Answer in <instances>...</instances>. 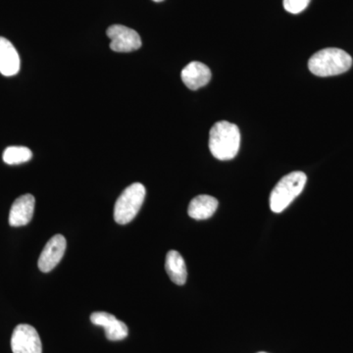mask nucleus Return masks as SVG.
Here are the masks:
<instances>
[{
    "label": "nucleus",
    "mask_w": 353,
    "mask_h": 353,
    "mask_svg": "<svg viewBox=\"0 0 353 353\" xmlns=\"http://www.w3.org/2000/svg\"><path fill=\"white\" fill-rule=\"evenodd\" d=\"M13 353H43L41 338L31 325L20 324L14 329L11 338Z\"/></svg>",
    "instance_id": "obj_5"
},
{
    "label": "nucleus",
    "mask_w": 353,
    "mask_h": 353,
    "mask_svg": "<svg viewBox=\"0 0 353 353\" xmlns=\"http://www.w3.org/2000/svg\"><path fill=\"white\" fill-rule=\"evenodd\" d=\"M145 188L143 183H134L121 194L114 208V220L120 225L132 222L143 206L145 197Z\"/></svg>",
    "instance_id": "obj_4"
},
{
    "label": "nucleus",
    "mask_w": 353,
    "mask_h": 353,
    "mask_svg": "<svg viewBox=\"0 0 353 353\" xmlns=\"http://www.w3.org/2000/svg\"><path fill=\"white\" fill-rule=\"evenodd\" d=\"M106 34L111 39V50L116 52H132L141 48V39L138 32L125 26H111Z\"/></svg>",
    "instance_id": "obj_6"
},
{
    "label": "nucleus",
    "mask_w": 353,
    "mask_h": 353,
    "mask_svg": "<svg viewBox=\"0 0 353 353\" xmlns=\"http://www.w3.org/2000/svg\"><path fill=\"white\" fill-rule=\"evenodd\" d=\"M352 66V58L340 48H325L309 59L308 68L318 77H331L345 73Z\"/></svg>",
    "instance_id": "obj_2"
},
{
    "label": "nucleus",
    "mask_w": 353,
    "mask_h": 353,
    "mask_svg": "<svg viewBox=\"0 0 353 353\" xmlns=\"http://www.w3.org/2000/svg\"><path fill=\"white\" fill-rule=\"evenodd\" d=\"M90 321L95 326L103 327L109 341H122L126 339L129 330L124 322L108 312H94L90 315Z\"/></svg>",
    "instance_id": "obj_8"
},
{
    "label": "nucleus",
    "mask_w": 353,
    "mask_h": 353,
    "mask_svg": "<svg viewBox=\"0 0 353 353\" xmlns=\"http://www.w3.org/2000/svg\"><path fill=\"white\" fill-rule=\"evenodd\" d=\"M181 77L187 88L196 90L210 82L211 71L205 64L192 61L183 69Z\"/></svg>",
    "instance_id": "obj_10"
},
{
    "label": "nucleus",
    "mask_w": 353,
    "mask_h": 353,
    "mask_svg": "<svg viewBox=\"0 0 353 353\" xmlns=\"http://www.w3.org/2000/svg\"><path fill=\"white\" fill-rule=\"evenodd\" d=\"M20 57L8 39L0 37V73L6 77L15 76L20 70Z\"/></svg>",
    "instance_id": "obj_11"
},
{
    "label": "nucleus",
    "mask_w": 353,
    "mask_h": 353,
    "mask_svg": "<svg viewBox=\"0 0 353 353\" xmlns=\"http://www.w3.org/2000/svg\"><path fill=\"white\" fill-rule=\"evenodd\" d=\"M67 241L62 234H55L44 246L39 259V270L48 273L55 268L63 257Z\"/></svg>",
    "instance_id": "obj_7"
},
{
    "label": "nucleus",
    "mask_w": 353,
    "mask_h": 353,
    "mask_svg": "<svg viewBox=\"0 0 353 353\" xmlns=\"http://www.w3.org/2000/svg\"><path fill=\"white\" fill-rule=\"evenodd\" d=\"M259 353H267V352H259Z\"/></svg>",
    "instance_id": "obj_17"
},
{
    "label": "nucleus",
    "mask_w": 353,
    "mask_h": 353,
    "mask_svg": "<svg viewBox=\"0 0 353 353\" xmlns=\"http://www.w3.org/2000/svg\"><path fill=\"white\" fill-rule=\"evenodd\" d=\"M240 145V130L233 123L221 121L211 128L209 150L217 159L222 161L233 159L238 154Z\"/></svg>",
    "instance_id": "obj_1"
},
{
    "label": "nucleus",
    "mask_w": 353,
    "mask_h": 353,
    "mask_svg": "<svg viewBox=\"0 0 353 353\" xmlns=\"http://www.w3.org/2000/svg\"><path fill=\"white\" fill-rule=\"evenodd\" d=\"M153 1H155V2H161V1H163V0H153Z\"/></svg>",
    "instance_id": "obj_16"
},
{
    "label": "nucleus",
    "mask_w": 353,
    "mask_h": 353,
    "mask_svg": "<svg viewBox=\"0 0 353 353\" xmlns=\"http://www.w3.org/2000/svg\"><path fill=\"white\" fill-rule=\"evenodd\" d=\"M32 153L26 146H9L3 152V161L8 165L25 163L32 159Z\"/></svg>",
    "instance_id": "obj_14"
},
{
    "label": "nucleus",
    "mask_w": 353,
    "mask_h": 353,
    "mask_svg": "<svg viewBox=\"0 0 353 353\" xmlns=\"http://www.w3.org/2000/svg\"><path fill=\"white\" fill-rule=\"evenodd\" d=\"M307 176L303 172L296 171L283 176L270 194V208L273 212L281 213L289 208L301 194Z\"/></svg>",
    "instance_id": "obj_3"
},
{
    "label": "nucleus",
    "mask_w": 353,
    "mask_h": 353,
    "mask_svg": "<svg viewBox=\"0 0 353 353\" xmlns=\"http://www.w3.org/2000/svg\"><path fill=\"white\" fill-rule=\"evenodd\" d=\"M310 0H284V7L289 13L299 14L307 8Z\"/></svg>",
    "instance_id": "obj_15"
},
{
    "label": "nucleus",
    "mask_w": 353,
    "mask_h": 353,
    "mask_svg": "<svg viewBox=\"0 0 353 353\" xmlns=\"http://www.w3.org/2000/svg\"><path fill=\"white\" fill-rule=\"evenodd\" d=\"M36 199L32 194H24L14 201L9 213V225L11 227H22L31 222L34 215Z\"/></svg>",
    "instance_id": "obj_9"
},
{
    "label": "nucleus",
    "mask_w": 353,
    "mask_h": 353,
    "mask_svg": "<svg viewBox=\"0 0 353 353\" xmlns=\"http://www.w3.org/2000/svg\"><path fill=\"white\" fill-rule=\"evenodd\" d=\"M165 269L172 282L176 285H185L188 278L187 266L182 255L176 250H170L166 255Z\"/></svg>",
    "instance_id": "obj_13"
},
{
    "label": "nucleus",
    "mask_w": 353,
    "mask_h": 353,
    "mask_svg": "<svg viewBox=\"0 0 353 353\" xmlns=\"http://www.w3.org/2000/svg\"><path fill=\"white\" fill-rule=\"evenodd\" d=\"M218 201L215 197L201 194L190 201L189 209L190 217L196 220H206L214 214L218 208Z\"/></svg>",
    "instance_id": "obj_12"
}]
</instances>
